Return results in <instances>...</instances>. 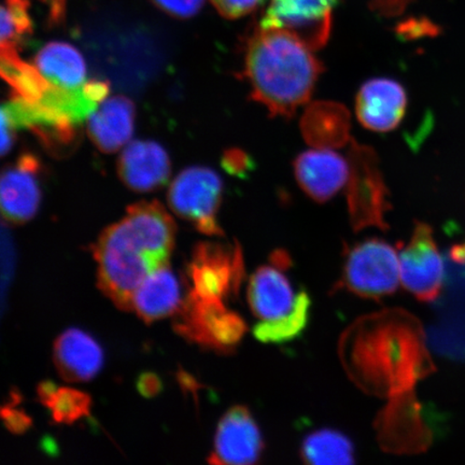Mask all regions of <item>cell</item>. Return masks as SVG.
I'll use <instances>...</instances> for the list:
<instances>
[{"mask_svg": "<svg viewBox=\"0 0 465 465\" xmlns=\"http://www.w3.org/2000/svg\"><path fill=\"white\" fill-rule=\"evenodd\" d=\"M339 356L360 391L383 400L415 391L435 371L422 323L402 308L357 319L341 337Z\"/></svg>", "mask_w": 465, "mask_h": 465, "instance_id": "obj_1", "label": "cell"}, {"mask_svg": "<svg viewBox=\"0 0 465 465\" xmlns=\"http://www.w3.org/2000/svg\"><path fill=\"white\" fill-rule=\"evenodd\" d=\"M322 64L286 32L259 27L246 45L245 77L252 98L274 116L291 118L310 100Z\"/></svg>", "mask_w": 465, "mask_h": 465, "instance_id": "obj_2", "label": "cell"}, {"mask_svg": "<svg viewBox=\"0 0 465 465\" xmlns=\"http://www.w3.org/2000/svg\"><path fill=\"white\" fill-rule=\"evenodd\" d=\"M93 252L98 287L122 311H132L136 290L171 257L126 218L104 230Z\"/></svg>", "mask_w": 465, "mask_h": 465, "instance_id": "obj_3", "label": "cell"}, {"mask_svg": "<svg viewBox=\"0 0 465 465\" xmlns=\"http://www.w3.org/2000/svg\"><path fill=\"white\" fill-rule=\"evenodd\" d=\"M400 283L398 250L380 238H371L347 250L335 290L381 301L394 294Z\"/></svg>", "mask_w": 465, "mask_h": 465, "instance_id": "obj_4", "label": "cell"}, {"mask_svg": "<svg viewBox=\"0 0 465 465\" xmlns=\"http://www.w3.org/2000/svg\"><path fill=\"white\" fill-rule=\"evenodd\" d=\"M347 160V201L353 230H387L385 217L391 205L388 202V189L375 151L368 145L351 141Z\"/></svg>", "mask_w": 465, "mask_h": 465, "instance_id": "obj_5", "label": "cell"}, {"mask_svg": "<svg viewBox=\"0 0 465 465\" xmlns=\"http://www.w3.org/2000/svg\"><path fill=\"white\" fill-rule=\"evenodd\" d=\"M174 331L189 341L219 353H232L247 333V323L225 302L189 292L176 313Z\"/></svg>", "mask_w": 465, "mask_h": 465, "instance_id": "obj_6", "label": "cell"}, {"mask_svg": "<svg viewBox=\"0 0 465 465\" xmlns=\"http://www.w3.org/2000/svg\"><path fill=\"white\" fill-rule=\"evenodd\" d=\"M245 263L240 243L201 242L189 265L190 292L201 299L225 302L240 293Z\"/></svg>", "mask_w": 465, "mask_h": 465, "instance_id": "obj_7", "label": "cell"}, {"mask_svg": "<svg viewBox=\"0 0 465 465\" xmlns=\"http://www.w3.org/2000/svg\"><path fill=\"white\" fill-rule=\"evenodd\" d=\"M223 184L219 174L203 166H192L174 178L168 203L180 218L189 221L208 236H223L217 216Z\"/></svg>", "mask_w": 465, "mask_h": 465, "instance_id": "obj_8", "label": "cell"}, {"mask_svg": "<svg viewBox=\"0 0 465 465\" xmlns=\"http://www.w3.org/2000/svg\"><path fill=\"white\" fill-rule=\"evenodd\" d=\"M381 449L393 455H418L432 443V431L424 420L416 391L395 395L374 421Z\"/></svg>", "mask_w": 465, "mask_h": 465, "instance_id": "obj_9", "label": "cell"}, {"mask_svg": "<svg viewBox=\"0 0 465 465\" xmlns=\"http://www.w3.org/2000/svg\"><path fill=\"white\" fill-rule=\"evenodd\" d=\"M399 260L401 283L405 290L423 303L438 300L444 287L445 265L428 224L416 223Z\"/></svg>", "mask_w": 465, "mask_h": 465, "instance_id": "obj_10", "label": "cell"}, {"mask_svg": "<svg viewBox=\"0 0 465 465\" xmlns=\"http://www.w3.org/2000/svg\"><path fill=\"white\" fill-rule=\"evenodd\" d=\"M292 266L284 250H276L269 263L262 265L250 278L247 299L250 310L260 322H272L290 315L299 303L301 290L295 293L287 274Z\"/></svg>", "mask_w": 465, "mask_h": 465, "instance_id": "obj_11", "label": "cell"}, {"mask_svg": "<svg viewBox=\"0 0 465 465\" xmlns=\"http://www.w3.org/2000/svg\"><path fill=\"white\" fill-rule=\"evenodd\" d=\"M335 5L327 0L272 2L260 26L286 32L308 48L318 50L328 43Z\"/></svg>", "mask_w": 465, "mask_h": 465, "instance_id": "obj_12", "label": "cell"}, {"mask_svg": "<svg viewBox=\"0 0 465 465\" xmlns=\"http://www.w3.org/2000/svg\"><path fill=\"white\" fill-rule=\"evenodd\" d=\"M265 450L263 434L246 406L232 407L221 418L208 462L218 465H252Z\"/></svg>", "mask_w": 465, "mask_h": 465, "instance_id": "obj_13", "label": "cell"}, {"mask_svg": "<svg viewBox=\"0 0 465 465\" xmlns=\"http://www.w3.org/2000/svg\"><path fill=\"white\" fill-rule=\"evenodd\" d=\"M40 163L36 156L25 153L5 170L0 185V201L5 219L14 224H23L37 213L42 190H40Z\"/></svg>", "mask_w": 465, "mask_h": 465, "instance_id": "obj_14", "label": "cell"}, {"mask_svg": "<svg viewBox=\"0 0 465 465\" xmlns=\"http://www.w3.org/2000/svg\"><path fill=\"white\" fill-rule=\"evenodd\" d=\"M407 106L404 87L386 78L369 80L360 89L356 101L357 116L365 129L391 132L402 122Z\"/></svg>", "mask_w": 465, "mask_h": 465, "instance_id": "obj_15", "label": "cell"}, {"mask_svg": "<svg viewBox=\"0 0 465 465\" xmlns=\"http://www.w3.org/2000/svg\"><path fill=\"white\" fill-rule=\"evenodd\" d=\"M295 178L313 201L328 202L348 182L349 163L331 149L305 151L294 162Z\"/></svg>", "mask_w": 465, "mask_h": 465, "instance_id": "obj_16", "label": "cell"}, {"mask_svg": "<svg viewBox=\"0 0 465 465\" xmlns=\"http://www.w3.org/2000/svg\"><path fill=\"white\" fill-rule=\"evenodd\" d=\"M118 172L127 188L151 192L165 185L171 176V160L158 143L135 141L126 145Z\"/></svg>", "mask_w": 465, "mask_h": 465, "instance_id": "obj_17", "label": "cell"}, {"mask_svg": "<svg viewBox=\"0 0 465 465\" xmlns=\"http://www.w3.org/2000/svg\"><path fill=\"white\" fill-rule=\"evenodd\" d=\"M54 361L64 381L84 382L100 373L104 353L92 336L78 329H69L54 342Z\"/></svg>", "mask_w": 465, "mask_h": 465, "instance_id": "obj_18", "label": "cell"}, {"mask_svg": "<svg viewBox=\"0 0 465 465\" xmlns=\"http://www.w3.org/2000/svg\"><path fill=\"white\" fill-rule=\"evenodd\" d=\"M136 110L125 96L104 100L87 121L91 141L104 153H114L133 136Z\"/></svg>", "mask_w": 465, "mask_h": 465, "instance_id": "obj_19", "label": "cell"}, {"mask_svg": "<svg viewBox=\"0 0 465 465\" xmlns=\"http://www.w3.org/2000/svg\"><path fill=\"white\" fill-rule=\"evenodd\" d=\"M179 282L170 264L159 267L144 279L134 294L132 311L145 323L176 315L182 307Z\"/></svg>", "mask_w": 465, "mask_h": 465, "instance_id": "obj_20", "label": "cell"}, {"mask_svg": "<svg viewBox=\"0 0 465 465\" xmlns=\"http://www.w3.org/2000/svg\"><path fill=\"white\" fill-rule=\"evenodd\" d=\"M301 130L307 143L312 147H344L351 142V115L339 103L315 102L305 110Z\"/></svg>", "mask_w": 465, "mask_h": 465, "instance_id": "obj_21", "label": "cell"}, {"mask_svg": "<svg viewBox=\"0 0 465 465\" xmlns=\"http://www.w3.org/2000/svg\"><path fill=\"white\" fill-rule=\"evenodd\" d=\"M34 65L44 77L65 89H79L86 79V65L83 54L71 44L52 42L39 50Z\"/></svg>", "mask_w": 465, "mask_h": 465, "instance_id": "obj_22", "label": "cell"}, {"mask_svg": "<svg viewBox=\"0 0 465 465\" xmlns=\"http://www.w3.org/2000/svg\"><path fill=\"white\" fill-rule=\"evenodd\" d=\"M300 456L308 464L349 465L356 462V449L345 433L322 428L305 436L301 443Z\"/></svg>", "mask_w": 465, "mask_h": 465, "instance_id": "obj_23", "label": "cell"}, {"mask_svg": "<svg viewBox=\"0 0 465 465\" xmlns=\"http://www.w3.org/2000/svg\"><path fill=\"white\" fill-rule=\"evenodd\" d=\"M37 393L40 402L49 410L55 423L72 424L90 415L92 399L83 391L44 381L38 386Z\"/></svg>", "mask_w": 465, "mask_h": 465, "instance_id": "obj_24", "label": "cell"}, {"mask_svg": "<svg viewBox=\"0 0 465 465\" xmlns=\"http://www.w3.org/2000/svg\"><path fill=\"white\" fill-rule=\"evenodd\" d=\"M2 75L13 90V97L37 103L42 100L51 83L34 64L20 57L19 51L2 50Z\"/></svg>", "mask_w": 465, "mask_h": 465, "instance_id": "obj_25", "label": "cell"}, {"mask_svg": "<svg viewBox=\"0 0 465 465\" xmlns=\"http://www.w3.org/2000/svg\"><path fill=\"white\" fill-rule=\"evenodd\" d=\"M312 299L305 289L301 290L299 303L289 316L254 325L255 339L267 345H282L303 334L311 322Z\"/></svg>", "mask_w": 465, "mask_h": 465, "instance_id": "obj_26", "label": "cell"}, {"mask_svg": "<svg viewBox=\"0 0 465 465\" xmlns=\"http://www.w3.org/2000/svg\"><path fill=\"white\" fill-rule=\"evenodd\" d=\"M33 21L29 15V0H4L2 7V50L19 51L32 36Z\"/></svg>", "mask_w": 465, "mask_h": 465, "instance_id": "obj_27", "label": "cell"}, {"mask_svg": "<svg viewBox=\"0 0 465 465\" xmlns=\"http://www.w3.org/2000/svg\"><path fill=\"white\" fill-rule=\"evenodd\" d=\"M156 8L177 19H190L203 8L205 0H151Z\"/></svg>", "mask_w": 465, "mask_h": 465, "instance_id": "obj_28", "label": "cell"}, {"mask_svg": "<svg viewBox=\"0 0 465 465\" xmlns=\"http://www.w3.org/2000/svg\"><path fill=\"white\" fill-rule=\"evenodd\" d=\"M211 3L221 15L236 20L252 14L262 0H211Z\"/></svg>", "mask_w": 465, "mask_h": 465, "instance_id": "obj_29", "label": "cell"}, {"mask_svg": "<svg viewBox=\"0 0 465 465\" xmlns=\"http://www.w3.org/2000/svg\"><path fill=\"white\" fill-rule=\"evenodd\" d=\"M2 418L5 428L11 433L22 434L32 427L33 421L25 411L14 409L11 406H5L2 410Z\"/></svg>", "mask_w": 465, "mask_h": 465, "instance_id": "obj_30", "label": "cell"}, {"mask_svg": "<svg viewBox=\"0 0 465 465\" xmlns=\"http://www.w3.org/2000/svg\"><path fill=\"white\" fill-rule=\"evenodd\" d=\"M223 166L226 171L237 176H242L250 170V158L242 150L231 149L223 156Z\"/></svg>", "mask_w": 465, "mask_h": 465, "instance_id": "obj_31", "label": "cell"}, {"mask_svg": "<svg viewBox=\"0 0 465 465\" xmlns=\"http://www.w3.org/2000/svg\"><path fill=\"white\" fill-rule=\"evenodd\" d=\"M411 0H371V9L378 15L393 17L402 15Z\"/></svg>", "mask_w": 465, "mask_h": 465, "instance_id": "obj_32", "label": "cell"}, {"mask_svg": "<svg viewBox=\"0 0 465 465\" xmlns=\"http://www.w3.org/2000/svg\"><path fill=\"white\" fill-rule=\"evenodd\" d=\"M163 388V383L158 375L154 373H143L138 378L137 389L144 398H153L158 395Z\"/></svg>", "mask_w": 465, "mask_h": 465, "instance_id": "obj_33", "label": "cell"}, {"mask_svg": "<svg viewBox=\"0 0 465 465\" xmlns=\"http://www.w3.org/2000/svg\"><path fill=\"white\" fill-rule=\"evenodd\" d=\"M49 9L51 25H60L65 19L67 0H42Z\"/></svg>", "mask_w": 465, "mask_h": 465, "instance_id": "obj_34", "label": "cell"}, {"mask_svg": "<svg viewBox=\"0 0 465 465\" xmlns=\"http://www.w3.org/2000/svg\"><path fill=\"white\" fill-rule=\"evenodd\" d=\"M450 257L456 263L465 264V242L451 248Z\"/></svg>", "mask_w": 465, "mask_h": 465, "instance_id": "obj_35", "label": "cell"}, {"mask_svg": "<svg viewBox=\"0 0 465 465\" xmlns=\"http://www.w3.org/2000/svg\"><path fill=\"white\" fill-rule=\"evenodd\" d=\"M272 2H302V0H272ZM328 2L333 3L334 5H337V3L340 2V0H328Z\"/></svg>", "mask_w": 465, "mask_h": 465, "instance_id": "obj_36", "label": "cell"}]
</instances>
